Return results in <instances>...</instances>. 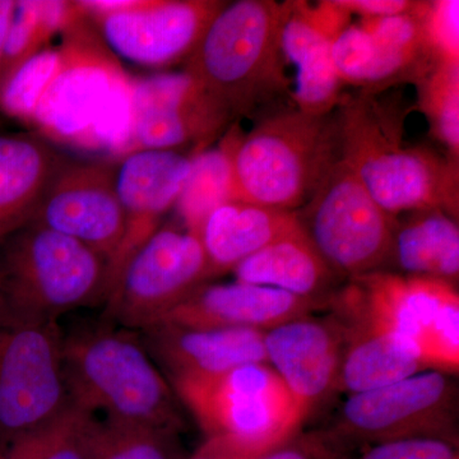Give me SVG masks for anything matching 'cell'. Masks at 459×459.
Instances as JSON below:
<instances>
[{
    "label": "cell",
    "mask_w": 459,
    "mask_h": 459,
    "mask_svg": "<svg viewBox=\"0 0 459 459\" xmlns=\"http://www.w3.org/2000/svg\"><path fill=\"white\" fill-rule=\"evenodd\" d=\"M340 157L386 213L437 208L458 217V161L404 140L406 111L377 93L346 96L336 110Z\"/></svg>",
    "instance_id": "6da1fadb"
},
{
    "label": "cell",
    "mask_w": 459,
    "mask_h": 459,
    "mask_svg": "<svg viewBox=\"0 0 459 459\" xmlns=\"http://www.w3.org/2000/svg\"><path fill=\"white\" fill-rule=\"evenodd\" d=\"M60 51L62 65L31 126L45 140L113 160L133 152V78L81 12Z\"/></svg>",
    "instance_id": "7a4b0ae2"
},
{
    "label": "cell",
    "mask_w": 459,
    "mask_h": 459,
    "mask_svg": "<svg viewBox=\"0 0 459 459\" xmlns=\"http://www.w3.org/2000/svg\"><path fill=\"white\" fill-rule=\"evenodd\" d=\"M63 331L71 401L104 420L180 431V401L140 333L105 319Z\"/></svg>",
    "instance_id": "3957f363"
},
{
    "label": "cell",
    "mask_w": 459,
    "mask_h": 459,
    "mask_svg": "<svg viewBox=\"0 0 459 459\" xmlns=\"http://www.w3.org/2000/svg\"><path fill=\"white\" fill-rule=\"evenodd\" d=\"M230 144L234 201L296 212L313 197L340 159L336 111H277L247 134L237 126Z\"/></svg>",
    "instance_id": "277c9868"
},
{
    "label": "cell",
    "mask_w": 459,
    "mask_h": 459,
    "mask_svg": "<svg viewBox=\"0 0 459 459\" xmlns=\"http://www.w3.org/2000/svg\"><path fill=\"white\" fill-rule=\"evenodd\" d=\"M108 263L80 241L31 221L0 244V323H59L102 307Z\"/></svg>",
    "instance_id": "5b68a950"
},
{
    "label": "cell",
    "mask_w": 459,
    "mask_h": 459,
    "mask_svg": "<svg viewBox=\"0 0 459 459\" xmlns=\"http://www.w3.org/2000/svg\"><path fill=\"white\" fill-rule=\"evenodd\" d=\"M280 18L273 0L226 2L184 62L183 71L232 120L289 91Z\"/></svg>",
    "instance_id": "8992f818"
},
{
    "label": "cell",
    "mask_w": 459,
    "mask_h": 459,
    "mask_svg": "<svg viewBox=\"0 0 459 459\" xmlns=\"http://www.w3.org/2000/svg\"><path fill=\"white\" fill-rule=\"evenodd\" d=\"M170 385L205 437L234 440L259 457L300 433L305 422L267 362Z\"/></svg>",
    "instance_id": "52a82bcc"
},
{
    "label": "cell",
    "mask_w": 459,
    "mask_h": 459,
    "mask_svg": "<svg viewBox=\"0 0 459 459\" xmlns=\"http://www.w3.org/2000/svg\"><path fill=\"white\" fill-rule=\"evenodd\" d=\"M296 216L341 279L386 270L397 219L374 201L341 157Z\"/></svg>",
    "instance_id": "ba28073f"
},
{
    "label": "cell",
    "mask_w": 459,
    "mask_h": 459,
    "mask_svg": "<svg viewBox=\"0 0 459 459\" xmlns=\"http://www.w3.org/2000/svg\"><path fill=\"white\" fill-rule=\"evenodd\" d=\"M458 389L453 374L427 370L349 394L325 431L356 455L374 444L443 437L457 440Z\"/></svg>",
    "instance_id": "9c48e42d"
},
{
    "label": "cell",
    "mask_w": 459,
    "mask_h": 459,
    "mask_svg": "<svg viewBox=\"0 0 459 459\" xmlns=\"http://www.w3.org/2000/svg\"><path fill=\"white\" fill-rule=\"evenodd\" d=\"M213 279L201 238L181 225H162L123 265L102 304V319L131 331L161 322Z\"/></svg>",
    "instance_id": "30bf717a"
},
{
    "label": "cell",
    "mask_w": 459,
    "mask_h": 459,
    "mask_svg": "<svg viewBox=\"0 0 459 459\" xmlns=\"http://www.w3.org/2000/svg\"><path fill=\"white\" fill-rule=\"evenodd\" d=\"M71 402L59 323H0V448Z\"/></svg>",
    "instance_id": "8fae6325"
},
{
    "label": "cell",
    "mask_w": 459,
    "mask_h": 459,
    "mask_svg": "<svg viewBox=\"0 0 459 459\" xmlns=\"http://www.w3.org/2000/svg\"><path fill=\"white\" fill-rule=\"evenodd\" d=\"M346 281L368 309L415 350L429 369L458 373L457 285L386 270Z\"/></svg>",
    "instance_id": "7c38bea8"
},
{
    "label": "cell",
    "mask_w": 459,
    "mask_h": 459,
    "mask_svg": "<svg viewBox=\"0 0 459 459\" xmlns=\"http://www.w3.org/2000/svg\"><path fill=\"white\" fill-rule=\"evenodd\" d=\"M32 221L80 241L110 265L126 234L113 160L65 159Z\"/></svg>",
    "instance_id": "4fadbf2b"
},
{
    "label": "cell",
    "mask_w": 459,
    "mask_h": 459,
    "mask_svg": "<svg viewBox=\"0 0 459 459\" xmlns=\"http://www.w3.org/2000/svg\"><path fill=\"white\" fill-rule=\"evenodd\" d=\"M225 4L220 0H140L128 11L86 17L114 56L165 68L186 62Z\"/></svg>",
    "instance_id": "5bb4252c"
},
{
    "label": "cell",
    "mask_w": 459,
    "mask_h": 459,
    "mask_svg": "<svg viewBox=\"0 0 459 459\" xmlns=\"http://www.w3.org/2000/svg\"><path fill=\"white\" fill-rule=\"evenodd\" d=\"M231 122L186 71L133 78V151L204 146Z\"/></svg>",
    "instance_id": "9a60e30c"
},
{
    "label": "cell",
    "mask_w": 459,
    "mask_h": 459,
    "mask_svg": "<svg viewBox=\"0 0 459 459\" xmlns=\"http://www.w3.org/2000/svg\"><path fill=\"white\" fill-rule=\"evenodd\" d=\"M334 0L281 3L280 44L286 62L296 66V108L312 115L334 113L344 98L342 81L332 62V41L351 22Z\"/></svg>",
    "instance_id": "2e32d148"
},
{
    "label": "cell",
    "mask_w": 459,
    "mask_h": 459,
    "mask_svg": "<svg viewBox=\"0 0 459 459\" xmlns=\"http://www.w3.org/2000/svg\"><path fill=\"white\" fill-rule=\"evenodd\" d=\"M342 328L338 394H360L430 370L409 344L368 309L344 281L329 300Z\"/></svg>",
    "instance_id": "e0dca14e"
},
{
    "label": "cell",
    "mask_w": 459,
    "mask_h": 459,
    "mask_svg": "<svg viewBox=\"0 0 459 459\" xmlns=\"http://www.w3.org/2000/svg\"><path fill=\"white\" fill-rule=\"evenodd\" d=\"M195 155L137 150L115 160V189L126 220V234L108 265V290L129 256L161 228L166 214L174 210Z\"/></svg>",
    "instance_id": "ac0fdd59"
},
{
    "label": "cell",
    "mask_w": 459,
    "mask_h": 459,
    "mask_svg": "<svg viewBox=\"0 0 459 459\" xmlns=\"http://www.w3.org/2000/svg\"><path fill=\"white\" fill-rule=\"evenodd\" d=\"M264 349L267 364L294 398L304 421L336 394L343 336L331 313L307 314L268 329Z\"/></svg>",
    "instance_id": "d6986e66"
},
{
    "label": "cell",
    "mask_w": 459,
    "mask_h": 459,
    "mask_svg": "<svg viewBox=\"0 0 459 459\" xmlns=\"http://www.w3.org/2000/svg\"><path fill=\"white\" fill-rule=\"evenodd\" d=\"M138 333L169 383L267 362L264 332L258 329L186 328L160 322Z\"/></svg>",
    "instance_id": "ffe728a7"
},
{
    "label": "cell",
    "mask_w": 459,
    "mask_h": 459,
    "mask_svg": "<svg viewBox=\"0 0 459 459\" xmlns=\"http://www.w3.org/2000/svg\"><path fill=\"white\" fill-rule=\"evenodd\" d=\"M325 309L327 305L319 301L272 287L238 281L207 282L175 307L161 322L186 328H247L265 332Z\"/></svg>",
    "instance_id": "44dd1931"
},
{
    "label": "cell",
    "mask_w": 459,
    "mask_h": 459,
    "mask_svg": "<svg viewBox=\"0 0 459 459\" xmlns=\"http://www.w3.org/2000/svg\"><path fill=\"white\" fill-rule=\"evenodd\" d=\"M65 159L36 132L0 134V244L32 221Z\"/></svg>",
    "instance_id": "7402d4cb"
},
{
    "label": "cell",
    "mask_w": 459,
    "mask_h": 459,
    "mask_svg": "<svg viewBox=\"0 0 459 459\" xmlns=\"http://www.w3.org/2000/svg\"><path fill=\"white\" fill-rule=\"evenodd\" d=\"M301 229L296 212L230 201L205 219L199 231L213 277L232 272L247 256Z\"/></svg>",
    "instance_id": "603a6c76"
},
{
    "label": "cell",
    "mask_w": 459,
    "mask_h": 459,
    "mask_svg": "<svg viewBox=\"0 0 459 459\" xmlns=\"http://www.w3.org/2000/svg\"><path fill=\"white\" fill-rule=\"evenodd\" d=\"M232 273L238 282L282 290L327 307L332 295L343 283L314 249L303 229L247 256Z\"/></svg>",
    "instance_id": "cb8c5ba5"
},
{
    "label": "cell",
    "mask_w": 459,
    "mask_h": 459,
    "mask_svg": "<svg viewBox=\"0 0 459 459\" xmlns=\"http://www.w3.org/2000/svg\"><path fill=\"white\" fill-rule=\"evenodd\" d=\"M386 271L457 285V219L442 210L430 208L411 212L403 222L397 220Z\"/></svg>",
    "instance_id": "d4e9b609"
},
{
    "label": "cell",
    "mask_w": 459,
    "mask_h": 459,
    "mask_svg": "<svg viewBox=\"0 0 459 459\" xmlns=\"http://www.w3.org/2000/svg\"><path fill=\"white\" fill-rule=\"evenodd\" d=\"M74 2L16 0L0 63V82L17 66L48 48L56 33H63L80 16Z\"/></svg>",
    "instance_id": "484cf974"
},
{
    "label": "cell",
    "mask_w": 459,
    "mask_h": 459,
    "mask_svg": "<svg viewBox=\"0 0 459 459\" xmlns=\"http://www.w3.org/2000/svg\"><path fill=\"white\" fill-rule=\"evenodd\" d=\"M99 418L71 402L47 424L0 448V459H87Z\"/></svg>",
    "instance_id": "4316f807"
},
{
    "label": "cell",
    "mask_w": 459,
    "mask_h": 459,
    "mask_svg": "<svg viewBox=\"0 0 459 459\" xmlns=\"http://www.w3.org/2000/svg\"><path fill=\"white\" fill-rule=\"evenodd\" d=\"M230 201L234 197L230 144L225 137L219 147L199 151L193 156L188 179L174 210L181 226L198 237L205 219Z\"/></svg>",
    "instance_id": "83f0119b"
},
{
    "label": "cell",
    "mask_w": 459,
    "mask_h": 459,
    "mask_svg": "<svg viewBox=\"0 0 459 459\" xmlns=\"http://www.w3.org/2000/svg\"><path fill=\"white\" fill-rule=\"evenodd\" d=\"M179 431L100 420L87 459H183Z\"/></svg>",
    "instance_id": "f1b7e54d"
},
{
    "label": "cell",
    "mask_w": 459,
    "mask_h": 459,
    "mask_svg": "<svg viewBox=\"0 0 459 459\" xmlns=\"http://www.w3.org/2000/svg\"><path fill=\"white\" fill-rule=\"evenodd\" d=\"M419 107L427 117L431 135L459 157V65L434 62L418 80Z\"/></svg>",
    "instance_id": "f546056e"
},
{
    "label": "cell",
    "mask_w": 459,
    "mask_h": 459,
    "mask_svg": "<svg viewBox=\"0 0 459 459\" xmlns=\"http://www.w3.org/2000/svg\"><path fill=\"white\" fill-rule=\"evenodd\" d=\"M62 65L60 48H45L0 82V111L31 126L42 98Z\"/></svg>",
    "instance_id": "4dcf8cb0"
},
{
    "label": "cell",
    "mask_w": 459,
    "mask_h": 459,
    "mask_svg": "<svg viewBox=\"0 0 459 459\" xmlns=\"http://www.w3.org/2000/svg\"><path fill=\"white\" fill-rule=\"evenodd\" d=\"M419 14L435 62L459 65V2H420Z\"/></svg>",
    "instance_id": "1f68e13d"
},
{
    "label": "cell",
    "mask_w": 459,
    "mask_h": 459,
    "mask_svg": "<svg viewBox=\"0 0 459 459\" xmlns=\"http://www.w3.org/2000/svg\"><path fill=\"white\" fill-rule=\"evenodd\" d=\"M373 40L360 25L343 27L332 41L331 56L337 75L344 86L361 89L373 59Z\"/></svg>",
    "instance_id": "d6a6232c"
},
{
    "label": "cell",
    "mask_w": 459,
    "mask_h": 459,
    "mask_svg": "<svg viewBox=\"0 0 459 459\" xmlns=\"http://www.w3.org/2000/svg\"><path fill=\"white\" fill-rule=\"evenodd\" d=\"M351 459H459L457 440L443 437H413L374 444Z\"/></svg>",
    "instance_id": "836d02e7"
},
{
    "label": "cell",
    "mask_w": 459,
    "mask_h": 459,
    "mask_svg": "<svg viewBox=\"0 0 459 459\" xmlns=\"http://www.w3.org/2000/svg\"><path fill=\"white\" fill-rule=\"evenodd\" d=\"M353 455L327 431L319 430L313 433L300 431L256 459H351Z\"/></svg>",
    "instance_id": "e575fe53"
},
{
    "label": "cell",
    "mask_w": 459,
    "mask_h": 459,
    "mask_svg": "<svg viewBox=\"0 0 459 459\" xmlns=\"http://www.w3.org/2000/svg\"><path fill=\"white\" fill-rule=\"evenodd\" d=\"M338 5L351 16L380 18L407 13L415 7L416 2L410 0H336Z\"/></svg>",
    "instance_id": "d590c367"
},
{
    "label": "cell",
    "mask_w": 459,
    "mask_h": 459,
    "mask_svg": "<svg viewBox=\"0 0 459 459\" xmlns=\"http://www.w3.org/2000/svg\"><path fill=\"white\" fill-rule=\"evenodd\" d=\"M259 455L247 451L240 444L226 437H207L188 457L183 459H256Z\"/></svg>",
    "instance_id": "8d00e7d4"
},
{
    "label": "cell",
    "mask_w": 459,
    "mask_h": 459,
    "mask_svg": "<svg viewBox=\"0 0 459 459\" xmlns=\"http://www.w3.org/2000/svg\"><path fill=\"white\" fill-rule=\"evenodd\" d=\"M14 3L16 0H0V63H2L3 53H4Z\"/></svg>",
    "instance_id": "74e56055"
}]
</instances>
